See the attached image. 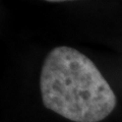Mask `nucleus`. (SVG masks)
I'll use <instances>...</instances> for the list:
<instances>
[{"label":"nucleus","mask_w":122,"mask_h":122,"mask_svg":"<svg viewBox=\"0 0 122 122\" xmlns=\"http://www.w3.org/2000/svg\"><path fill=\"white\" fill-rule=\"evenodd\" d=\"M40 91L46 108L74 122H100L117 104L112 87L95 63L68 46L55 47L46 56Z\"/></svg>","instance_id":"f257e3e1"}]
</instances>
